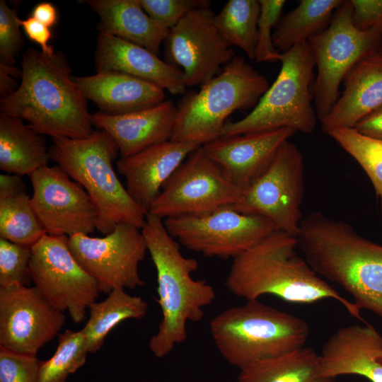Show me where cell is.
Returning a JSON list of instances; mask_svg holds the SVG:
<instances>
[{"instance_id": "ee69618b", "label": "cell", "mask_w": 382, "mask_h": 382, "mask_svg": "<svg viewBox=\"0 0 382 382\" xmlns=\"http://www.w3.org/2000/svg\"><path fill=\"white\" fill-rule=\"evenodd\" d=\"M31 16L50 28L57 21V9L52 4L49 2H41L37 4L33 9Z\"/></svg>"}, {"instance_id": "4316f807", "label": "cell", "mask_w": 382, "mask_h": 382, "mask_svg": "<svg viewBox=\"0 0 382 382\" xmlns=\"http://www.w3.org/2000/svg\"><path fill=\"white\" fill-rule=\"evenodd\" d=\"M238 382H335L321 374L320 355L303 347L240 370Z\"/></svg>"}, {"instance_id": "74e56055", "label": "cell", "mask_w": 382, "mask_h": 382, "mask_svg": "<svg viewBox=\"0 0 382 382\" xmlns=\"http://www.w3.org/2000/svg\"><path fill=\"white\" fill-rule=\"evenodd\" d=\"M16 8L0 1V62L14 64L23 48V40Z\"/></svg>"}, {"instance_id": "1f68e13d", "label": "cell", "mask_w": 382, "mask_h": 382, "mask_svg": "<svg viewBox=\"0 0 382 382\" xmlns=\"http://www.w3.org/2000/svg\"><path fill=\"white\" fill-rule=\"evenodd\" d=\"M325 133L366 172L380 199L382 213V139L363 134L354 128H335Z\"/></svg>"}, {"instance_id": "d6986e66", "label": "cell", "mask_w": 382, "mask_h": 382, "mask_svg": "<svg viewBox=\"0 0 382 382\" xmlns=\"http://www.w3.org/2000/svg\"><path fill=\"white\" fill-rule=\"evenodd\" d=\"M198 146L167 141L148 147L116 163L132 199L146 213L164 184Z\"/></svg>"}, {"instance_id": "5bb4252c", "label": "cell", "mask_w": 382, "mask_h": 382, "mask_svg": "<svg viewBox=\"0 0 382 382\" xmlns=\"http://www.w3.org/2000/svg\"><path fill=\"white\" fill-rule=\"evenodd\" d=\"M69 249L81 267L97 282L100 292L134 289L145 285L139 271L147 250L141 229L118 224L103 237L77 233L68 237Z\"/></svg>"}, {"instance_id": "e0dca14e", "label": "cell", "mask_w": 382, "mask_h": 382, "mask_svg": "<svg viewBox=\"0 0 382 382\" xmlns=\"http://www.w3.org/2000/svg\"><path fill=\"white\" fill-rule=\"evenodd\" d=\"M66 323V316L35 287H0V347L37 355Z\"/></svg>"}, {"instance_id": "44dd1931", "label": "cell", "mask_w": 382, "mask_h": 382, "mask_svg": "<svg viewBox=\"0 0 382 382\" xmlns=\"http://www.w3.org/2000/svg\"><path fill=\"white\" fill-rule=\"evenodd\" d=\"M94 64L97 72L123 73L172 94H184L187 88L180 69L140 45L112 35L99 33Z\"/></svg>"}, {"instance_id": "3957f363", "label": "cell", "mask_w": 382, "mask_h": 382, "mask_svg": "<svg viewBox=\"0 0 382 382\" xmlns=\"http://www.w3.org/2000/svg\"><path fill=\"white\" fill-rule=\"evenodd\" d=\"M303 258L320 277L340 285L360 309L382 318V246L320 212L302 219L296 235Z\"/></svg>"}, {"instance_id": "ffe728a7", "label": "cell", "mask_w": 382, "mask_h": 382, "mask_svg": "<svg viewBox=\"0 0 382 382\" xmlns=\"http://www.w3.org/2000/svg\"><path fill=\"white\" fill-rule=\"evenodd\" d=\"M319 355L324 377L358 375L370 382H382V337L369 324L339 328Z\"/></svg>"}, {"instance_id": "8992f818", "label": "cell", "mask_w": 382, "mask_h": 382, "mask_svg": "<svg viewBox=\"0 0 382 382\" xmlns=\"http://www.w3.org/2000/svg\"><path fill=\"white\" fill-rule=\"evenodd\" d=\"M209 328L220 354L239 370L304 347L309 335L303 319L258 300L224 310Z\"/></svg>"}, {"instance_id": "30bf717a", "label": "cell", "mask_w": 382, "mask_h": 382, "mask_svg": "<svg viewBox=\"0 0 382 382\" xmlns=\"http://www.w3.org/2000/svg\"><path fill=\"white\" fill-rule=\"evenodd\" d=\"M170 236L207 257L234 258L279 230L270 220L225 206L199 214L167 218Z\"/></svg>"}, {"instance_id": "9a60e30c", "label": "cell", "mask_w": 382, "mask_h": 382, "mask_svg": "<svg viewBox=\"0 0 382 382\" xmlns=\"http://www.w3.org/2000/svg\"><path fill=\"white\" fill-rule=\"evenodd\" d=\"M29 178L30 204L47 235L69 237L97 230V212L90 196L62 168L45 166Z\"/></svg>"}, {"instance_id": "603a6c76", "label": "cell", "mask_w": 382, "mask_h": 382, "mask_svg": "<svg viewBox=\"0 0 382 382\" xmlns=\"http://www.w3.org/2000/svg\"><path fill=\"white\" fill-rule=\"evenodd\" d=\"M344 90L320 121L323 130L354 128L382 105V54L374 50L359 59L343 80Z\"/></svg>"}, {"instance_id": "7402d4cb", "label": "cell", "mask_w": 382, "mask_h": 382, "mask_svg": "<svg viewBox=\"0 0 382 382\" xmlns=\"http://www.w3.org/2000/svg\"><path fill=\"white\" fill-rule=\"evenodd\" d=\"M177 107L170 100L154 106L118 115L102 112L92 114L93 126L106 132L115 140L121 158L170 140Z\"/></svg>"}, {"instance_id": "f35d334b", "label": "cell", "mask_w": 382, "mask_h": 382, "mask_svg": "<svg viewBox=\"0 0 382 382\" xmlns=\"http://www.w3.org/2000/svg\"><path fill=\"white\" fill-rule=\"evenodd\" d=\"M352 21L361 31L382 28V0H350Z\"/></svg>"}, {"instance_id": "7dc6e473", "label": "cell", "mask_w": 382, "mask_h": 382, "mask_svg": "<svg viewBox=\"0 0 382 382\" xmlns=\"http://www.w3.org/2000/svg\"><path fill=\"white\" fill-rule=\"evenodd\" d=\"M144 382H154V381H144Z\"/></svg>"}, {"instance_id": "ba28073f", "label": "cell", "mask_w": 382, "mask_h": 382, "mask_svg": "<svg viewBox=\"0 0 382 382\" xmlns=\"http://www.w3.org/2000/svg\"><path fill=\"white\" fill-rule=\"evenodd\" d=\"M281 69L273 83L245 117L226 122L221 137L280 128L312 133L318 120L312 105L316 66L308 41L282 53Z\"/></svg>"}, {"instance_id": "8fae6325", "label": "cell", "mask_w": 382, "mask_h": 382, "mask_svg": "<svg viewBox=\"0 0 382 382\" xmlns=\"http://www.w3.org/2000/svg\"><path fill=\"white\" fill-rule=\"evenodd\" d=\"M242 192L204 151L195 149L164 184L148 214L161 219L232 206Z\"/></svg>"}, {"instance_id": "277c9868", "label": "cell", "mask_w": 382, "mask_h": 382, "mask_svg": "<svg viewBox=\"0 0 382 382\" xmlns=\"http://www.w3.org/2000/svg\"><path fill=\"white\" fill-rule=\"evenodd\" d=\"M141 232L156 270L157 302L162 313L149 347L156 357L163 358L186 340L187 322L203 318L204 308L214 302L216 292L205 280L192 278L198 261L182 254L163 219L147 214Z\"/></svg>"}, {"instance_id": "e575fe53", "label": "cell", "mask_w": 382, "mask_h": 382, "mask_svg": "<svg viewBox=\"0 0 382 382\" xmlns=\"http://www.w3.org/2000/svg\"><path fill=\"white\" fill-rule=\"evenodd\" d=\"M286 4L284 0H260V13L257 23V42L255 60L257 62L280 61L282 53L272 41V28L280 20Z\"/></svg>"}, {"instance_id": "d6a6232c", "label": "cell", "mask_w": 382, "mask_h": 382, "mask_svg": "<svg viewBox=\"0 0 382 382\" xmlns=\"http://www.w3.org/2000/svg\"><path fill=\"white\" fill-rule=\"evenodd\" d=\"M88 353L81 330H65L58 335L52 357L42 361L37 382H66L71 374L83 366Z\"/></svg>"}, {"instance_id": "836d02e7", "label": "cell", "mask_w": 382, "mask_h": 382, "mask_svg": "<svg viewBox=\"0 0 382 382\" xmlns=\"http://www.w3.org/2000/svg\"><path fill=\"white\" fill-rule=\"evenodd\" d=\"M30 257V248L0 238V287L28 286Z\"/></svg>"}, {"instance_id": "7bdbcfd3", "label": "cell", "mask_w": 382, "mask_h": 382, "mask_svg": "<svg viewBox=\"0 0 382 382\" xmlns=\"http://www.w3.org/2000/svg\"><path fill=\"white\" fill-rule=\"evenodd\" d=\"M19 76L21 77V71H19L13 64L0 62L1 98L9 96L17 89L15 78Z\"/></svg>"}, {"instance_id": "6da1fadb", "label": "cell", "mask_w": 382, "mask_h": 382, "mask_svg": "<svg viewBox=\"0 0 382 382\" xmlns=\"http://www.w3.org/2000/svg\"><path fill=\"white\" fill-rule=\"evenodd\" d=\"M21 82L0 99L1 114L19 118L42 135L81 139L93 130L87 99L71 75L64 54L30 47L23 55Z\"/></svg>"}, {"instance_id": "d590c367", "label": "cell", "mask_w": 382, "mask_h": 382, "mask_svg": "<svg viewBox=\"0 0 382 382\" xmlns=\"http://www.w3.org/2000/svg\"><path fill=\"white\" fill-rule=\"evenodd\" d=\"M140 2L148 16L167 30L191 11L211 5L209 0H140Z\"/></svg>"}, {"instance_id": "2e32d148", "label": "cell", "mask_w": 382, "mask_h": 382, "mask_svg": "<svg viewBox=\"0 0 382 382\" xmlns=\"http://www.w3.org/2000/svg\"><path fill=\"white\" fill-rule=\"evenodd\" d=\"M210 7L189 13L168 30L164 61L183 71L187 87L203 85L235 56L213 23Z\"/></svg>"}, {"instance_id": "5b68a950", "label": "cell", "mask_w": 382, "mask_h": 382, "mask_svg": "<svg viewBox=\"0 0 382 382\" xmlns=\"http://www.w3.org/2000/svg\"><path fill=\"white\" fill-rule=\"evenodd\" d=\"M50 160L80 184L97 212V230L105 235L120 223L141 229L147 214L132 199L113 168L120 154L106 132L95 130L86 138H52Z\"/></svg>"}, {"instance_id": "484cf974", "label": "cell", "mask_w": 382, "mask_h": 382, "mask_svg": "<svg viewBox=\"0 0 382 382\" xmlns=\"http://www.w3.org/2000/svg\"><path fill=\"white\" fill-rule=\"evenodd\" d=\"M49 147L44 135L23 120L0 114V169L6 173L30 175L47 166Z\"/></svg>"}, {"instance_id": "f1b7e54d", "label": "cell", "mask_w": 382, "mask_h": 382, "mask_svg": "<svg viewBox=\"0 0 382 382\" xmlns=\"http://www.w3.org/2000/svg\"><path fill=\"white\" fill-rule=\"evenodd\" d=\"M342 0H301L279 21L272 41L281 53L308 41L329 25Z\"/></svg>"}, {"instance_id": "bcb514c9", "label": "cell", "mask_w": 382, "mask_h": 382, "mask_svg": "<svg viewBox=\"0 0 382 382\" xmlns=\"http://www.w3.org/2000/svg\"><path fill=\"white\" fill-rule=\"evenodd\" d=\"M379 360H380V362H381V364H382V357H381V358H380V359H379Z\"/></svg>"}, {"instance_id": "83f0119b", "label": "cell", "mask_w": 382, "mask_h": 382, "mask_svg": "<svg viewBox=\"0 0 382 382\" xmlns=\"http://www.w3.org/2000/svg\"><path fill=\"white\" fill-rule=\"evenodd\" d=\"M148 303L141 297L116 289L107 298L93 303L88 308L89 318L81 329L89 353L100 349L109 332L127 319H142L148 313Z\"/></svg>"}, {"instance_id": "f6af8a7d", "label": "cell", "mask_w": 382, "mask_h": 382, "mask_svg": "<svg viewBox=\"0 0 382 382\" xmlns=\"http://www.w3.org/2000/svg\"><path fill=\"white\" fill-rule=\"evenodd\" d=\"M378 50H379V51H380V52H381V54H382V45L381 46V47H380Z\"/></svg>"}, {"instance_id": "7c38bea8", "label": "cell", "mask_w": 382, "mask_h": 382, "mask_svg": "<svg viewBox=\"0 0 382 382\" xmlns=\"http://www.w3.org/2000/svg\"><path fill=\"white\" fill-rule=\"evenodd\" d=\"M303 192V156L287 141L265 172L231 207L243 214L263 216L279 230L296 236L302 220Z\"/></svg>"}, {"instance_id": "cb8c5ba5", "label": "cell", "mask_w": 382, "mask_h": 382, "mask_svg": "<svg viewBox=\"0 0 382 382\" xmlns=\"http://www.w3.org/2000/svg\"><path fill=\"white\" fill-rule=\"evenodd\" d=\"M73 79L87 100L110 115L145 109L166 100L161 88L117 71L96 72Z\"/></svg>"}, {"instance_id": "d4e9b609", "label": "cell", "mask_w": 382, "mask_h": 382, "mask_svg": "<svg viewBox=\"0 0 382 382\" xmlns=\"http://www.w3.org/2000/svg\"><path fill=\"white\" fill-rule=\"evenodd\" d=\"M99 16V33L140 45L158 55L168 30L150 18L140 0H88Z\"/></svg>"}, {"instance_id": "ab89813d", "label": "cell", "mask_w": 382, "mask_h": 382, "mask_svg": "<svg viewBox=\"0 0 382 382\" xmlns=\"http://www.w3.org/2000/svg\"><path fill=\"white\" fill-rule=\"evenodd\" d=\"M17 21L23 28L27 37L38 44L45 54L52 56L55 53L53 47L50 45L52 37L50 28L37 21L31 15L25 19H20L18 17Z\"/></svg>"}, {"instance_id": "7a4b0ae2", "label": "cell", "mask_w": 382, "mask_h": 382, "mask_svg": "<svg viewBox=\"0 0 382 382\" xmlns=\"http://www.w3.org/2000/svg\"><path fill=\"white\" fill-rule=\"evenodd\" d=\"M297 248L294 236L274 231L233 259L225 280L226 289L246 301L267 294L302 304L330 299L350 316L364 321L361 309L316 273Z\"/></svg>"}, {"instance_id": "8d00e7d4", "label": "cell", "mask_w": 382, "mask_h": 382, "mask_svg": "<svg viewBox=\"0 0 382 382\" xmlns=\"http://www.w3.org/2000/svg\"><path fill=\"white\" fill-rule=\"evenodd\" d=\"M41 362L37 355L0 347V382H37Z\"/></svg>"}, {"instance_id": "60d3db41", "label": "cell", "mask_w": 382, "mask_h": 382, "mask_svg": "<svg viewBox=\"0 0 382 382\" xmlns=\"http://www.w3.org/2000/svg\"><path fill=\"white\" fill-rule=\"evenodd\" d=\"M354 128L363 134L382 139V105L361 119Z\"/></svg>"}, {"instance_id": "52a82bcc", "label": "cell", "mask_w": 382, "mask_h": 382, "mask_svg": "<svg viewBox=\"0 0 382 382\" xmlns=\"http://www.w3.org/2000/svg\"><path fill=\"white\" fill-rule=\"evenodd\" d=\"M269 87L264 75L236 55L198 91L184 94L170 141L203 146L219 138L229 115L254 108Z\"/></svg>"}, {"instance_id": "f546056e", "label": "cell", "mask_w": 382, "mask_h": 382, "mask_svg": "<svg viewBox=\"0 0 382 382\" xmlns=\"http://www.w3.org/2000/svg\"><path fill=\"white\" fill-rule=\"evenodd\" d=\"M260 13V0H229L213 17L227 44L239 47L252 60L255 58Z\"/></svg>"}, {"instance_id": "9c48e42d", "label": "cell", "mask_w": 382, "mask_h": 382, "mask_svg": "<svg viewBox=\"0 0 382 382\" xmlns=\"http://www.w3.org/2000/svg\"><path fill=\"white\" fill-rule=\"evenodd\" d=\"M308 41L317 67L313 99L320 122L337 100L340 86L352 66L382 45V28L357 29L351 1H342L328 28Z\"/></svg>"}, {"instance_id": "b9f144b4", "label": "cell", "mask_w": 382, "mask_h": 382, "mask_svg": "<svg viewBox=\"0 0 382 382\" xmlns=\"http://www.w3.org/2000/svg\"><path fill=\"white\" fill-rule=\"evenodd\" d=\"M23 176L1 173L0 175V197H8L20 195L26 192V186Z\"/></svg>"}, {"instance_id": "4dcf8cb0", "label": "cell", "mask_w": 382, "mask_h": 382, "mask_svg": "<svg viewBox=\"0 0 382 382\" xmlns=\"http://www.w3.org/2000/svg\"><path fill=\"white\" fill-rule=\"evenodd\" d=\"M46 234L27 193L0 197V238L31 248Z\"/></svg>"}, {"instance_id": "ac0fdd59", "label": "cell", "mask_w": 382, "mask_h": 382, "mask_svg": "<svg viewBox=\"0 0 382 382\" xmlns=\"http://www.w3.org/2000/svg\"><path fill=\"white\" fill-rule=\"evenodd\" d=\"M296 132L284 127L220 137L202 146L243 195L265 172L280 147Z\"/></svg>"}, {"instance_id": "4fadbf2b", "label": "cell", "mask_w": 382, "mask_h": 382, "mask_svg": "<svg viewBox=\"0 0 382 382\" xmlns=\"http://www.w3.org/2000/svg\"><path fill=\"white\" fill-rule=\"evenodd\" d=\"M30 274L34 286L50 302L82 322L100 290L71 252L68 237L45 235L30 248Z\"/></svg>"}]
</instances>
